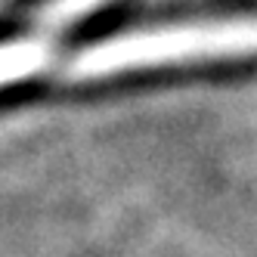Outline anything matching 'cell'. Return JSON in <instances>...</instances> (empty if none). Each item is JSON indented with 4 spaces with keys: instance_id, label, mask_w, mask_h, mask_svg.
<instances>
[{
    "instance_id": "7a4b0ae2",
    "label": "cell",
    "mask_w": 257,
    "mask_h": 257,
    "mask_svg": "<svg viewBox=\"0 0 257 257\" xmlns=\"http://www.w3.org/2000/svg\"><path fill=\"white\" fill-rule=\"evenodd\" d=\"M102 4L105 0H50L47 10L41 13V25L44 28H59V25H68V22H78Z\"/></svg>"
},
{
    "instance_id": "6da1fadb",
    "label": "cell",
    "mask_w": 257,
    "mask_h": 257,
    "mask_svg": "<svg viewBox=\"0 0 257 257\" xmlns=\"http://www.w3.org/2000/svg\"><path fill=\"white\" fill-rule=\"evenodd\" d=\"M257 56V16H220L189 19L152 28H134L96 41L62 62L65 81H105L131 71L223 62Z\"/></svg>"
}]
</instances>
